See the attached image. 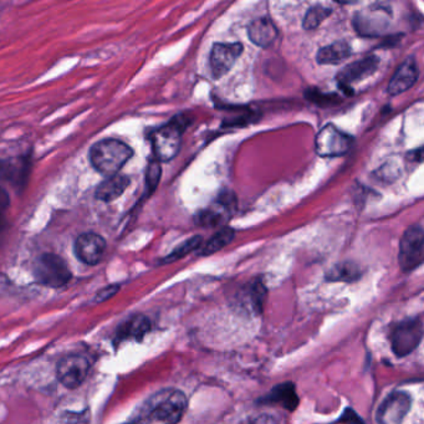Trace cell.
<instances>
[{
  "instance_id": "1",
  "label": "cell",
  "mask_w": 424,
  "mask_h": 424,
  "mask_svg": "<svg viewBox=\"0 0 424 424\" xmlns=\"http://www.w3.org/2000/svg\"><path fill=\"white\" fill-rule=\"evenodd\" d=\"M187 408V398L183 392L165 390L152 395L144 404L141 414L144 424H177Z\"/></svg>"
},
{
  "instance_id": "2",
  "label": "cell",
  "mask_w": 424,
  "mask_h": 424,
  "mask_svg": "<svg viewBox=\"0 0 424 424\" xmlns=\"http://www.w3.org/2000/svg\"><path fill=\"white\" fill-rule=\"evenodd\" d=\"M133 156V149L120 139L106 138L92 144L90 149L91 166L106 177L120 172Z\"/></svg>"
},
{
  "instance_id": "3",
  "label": "cell",
  "mask_w": 424,
  "mask_h": 424,
  "mask_svg": "<svg viewBox=\"0 0 424 424\" xmlns=\"http://www.w3.org/2000/svg\"><path fill=\"white\" fill-rule=\"evenodd\" d=\"M192 120L186 115L173 117L165 126L157 128L151 135V144L157 161L169 162L179 152L182 136Z\"/></svg>"
},
{
  "instance_id": "4",
  "label": "cell",
  "mask_w": 424,
  "mask_h": 424,
  "mask_svg": "<svg viewBox=\"0 0 424 424\" xmlns=\"http://www.w3.org/2000/svg\"><path fill=\"white\" fill-rule=\"evenodd\" d=\"M34 276L44 287L59 289L71 280V271L61 257L52 252L43 254L35 260Z\"/></svg>"
},
{
  "instance_id": "5",
  "label": "cell",
  "mask_w": 424,
  "mask_h": 424,
  "mask_svg": "<svg viewBox=\"0 0 424 424\" xmlns=\"http://www.w3.org/2000/svg\"><path fill=\"white\" fill-rule=\"evenodd\" d=\"M392 17L390 6L384 4H374L366 10L358 12L354 17V26L356 31L362 36L377 38L384 34L388 29Z\"/></svg>"
},
{
  "instance_id": "6",
  "label": "cell",
  "mask_w": 424,
  "mask_h": 424,
  "mask_svg": "<svg viewBox=\"0 0 424 424\" xmlns=\"http://www.w3.org/2000/svg\"><path fill=\"white\" fill-rule=\"evenodd\" d=\"M424 233L421 224L409 227L402 235L400 244V265L403 271H411L423 263Z\"/></svg>"
},
{
  "instance_id": "7",
  "label": "cell",
  "mask_w": 424,
  "mask_h": 424,
  "mask_svg": "<svg viewBox=\"0 0 424 424\" xmlns=\"http://www.w3.org/2000/svg\"><path fill=\"white\" fill-rule=\"evenodd\" d=\"M354 144V137L340 131L333 125L322 127L315 139V151L320 157H340L344 156Z\"/></svg>"
},
{
  "instance_id": "8",
  "label": "cell",
  "mask_w": 424,
  "mask_h": 424,
  "mask_svg": "<svg viewBox=\"0 0 424 424\" xmlns=\"http://www.w3.org/2000/svg\"><path fill=\"white\" fill-rule=\"evenodd\" d=\"M423 336V324L419 317L398 324L391 335L392 350L398 357L407 356L417 349Z\"/></svg>"
},
{
  "instance_id": "9",
  "label": "cell",
  "mask_w": 424,
  "mask_h": 424,
  "mask_svg": "<svg viewBox=\"0 0 424 424\" xmlns=\"http://www.w3.org/2000/svg\"><path fill=\"white\" fill-rule=\"evenodd\" d=\"M235 209L236 197L233 192L225 190L218 195L212 206H208L195 217V223L206 228L219 227L229 220L230 217L234 214Z\"/></svg>"
},
{
  "instance_id": "10",
  "label": "cell",
  "mask_w": 424,
  "mask_h": 424,
  "mask_svg": "<svg viewBox=\"0 0 424 424\" xmlns=\"http://www.w3.org/2000/svg\"><path fill=\"white\" fill-rule=\"evenodd\" d=\"M379 65V59L376 55H368L358 61L349 63L336 76L338 86L347 95H352V85L371 76L377 70Z\"/></svg>"
},
{
  "instance_id": "11",
  "label": "cell",
  "mask_w": 424,
  "mask_h": 424,
  "mask_svg": "<svg viewBox=\"0 0 424 424\" xmlns=\"http://www.w3.org/2000/svg\"><path fill=\"white\" fill-rule=\"evenodd\" d=\"M90 362L85 356L69 355L61 358L56 367V376L66 388H77L86 379Z\"/></svg>"
},
{
  "instance_id": "12",
  "label": "cell",
  "mask_w": 424,
  "mask_h": 424,
  "mask_svg": "<svg viewBox=\"0 0 424 424\" xmlns=\"http://www.w3.org/2000/svg\"><path fill=\"white\" fill-rule=\"evenodd\" d=\"M241 52H243V45L241 43H232V44L217 43V44H214L212 52H211V59H209L213 77L215 80H219L223 77L224 75L228 74L235 61L241 56Z\"/></svg>"
},
{
  "instance_id": "13",
  "label": "cell",
  "mask_w": 424,
  "mask_h": 424,
  "mask_svg": "<svg viewBox=\"0 0 424 424\" xmlns=\"http://www.w3.org/2000/svg\"><path fill=\"white\" fill-rule=\"evenodd\" d=\"M106 250V241L96 233H84L76 238L74 252L76 258L86 265H96L101 262Z\"/></svg>"
},
{
  "instance_id": "14",
  "label": "cell",
  "mask_w": 424,
  "mask_h": 424,
  "mask_svg": "<svg viewBox=\"0 0 424 424\" xmlns=\"http://www.w3.org/2000/svg\"><path fill=\"white\" fill-rule=\"evenodd\" d=\"M412 404L411 397L404 392H395L384 400L377 412L379 424H401Z\"/></svg>"
},
{
  "instance_id": "15",
  "label": "cell",
  "mask_w": 424,
  "mask_h": 424,
  "mask_svg": "<svg viewBox=\"0 0 424 424\" xmlns=\"http://www.w3.org/2000/svg\"><path fill=\"white\" fill-rule=\"evenodd\" d=\"M418 66L416 59L411 56L408 58L401 66L397 69L393 77L391 79L388 84V93L391 96L401 95L404 91L409 90L416 84L418 79Z\"/></svg>"
},
{
  "instance_id": "16",
  "label": "cell",
  "mask_w": 424,
  "mask_h": 424,
  "mask_svg": "<svg viewBox=\"0 0 424 424\" xmlns=\"http://www.w3.org/2000/svg\"><path fill=\"white\" fill-rule=\"evenodd\" d=\"M248 35L252 44L260 47H268L276 40L279 31L270 17H263L254 20L249 25Z\"/></svg>"
},
{
  "instance_id": "17",
  "label": "cell",
  "mask_w": 424,
  "mask_h": 424,
  "mask_svg": "<svg viewBox=\"0 0 424 424\" xmlns=\"http://www.w3.org/2000/svg\"><path fill=\"white\" fill-rule=\"evenodd\" d=\"M130 183H131L130 178L125 174L117 173L115 176L106 178L103 182L98 184V188L95 190V198L105 203L115 201L125 193Z\"/></svg>"
},
{
  "instance_id": "18",
  "label": "cell",
  "mask_w": 424,
  "mask_h": 424,
  "mask_svg": "<svg viewBox=\"0 0 424 424\" xmlns=\"http://www.w3.org/2000/svg\"><path fill=\"white\" fill-rule=\"evenodd\" d=\"M29 161L24 158H10L0 161V179L9 183L20 184L28 177Z\"/></svg>"
},
{
  "instance_id": "19",
  "label": "cell",
  "mask_w": 424,
  "mask_h": 424,
  "mask_svg": "<svg viewBox=\"0 0 424 424\" xmlns=\"http://www.w3.org/2000/svg\"><path fill=\"white\" fill-rule=\"evenodd\" d=\"M352 54L350 44L347 41H338L331 45L321 47L317 52V63L321 65H338L349 59Z\"/></svg>"
},
{
  "instance_id": "20",
  "label": "cell",
  "mask_w": 424,
  "mask_h": 424,
  "mask_svg": "<svg viewBox=\"0 0 424 424\" xmlns=\"http://www.w3.org/2000/svg\"><path fill=\"white\" fill-rule=\"evenodd\" d=\"M151 328V322L144 315H135L130 317L127 321L121 324L117 330V336L120 340L135 338L141 340Z\"/></svg>"
},
{
  "instance_id": "21",
  "label": "cell",
  "mask_w": 424,
  "mask_h": 424,
  "mask_svg": "<svg viewBox=\"0 0 424 424\" xmlns=\"http://www.w3.org/2000/svg\"><path fill=\"white\" fill-rule=\"evenodd\" d=\"M361 276L360 266L352 262H344L338 264L327 271V280L330 281H346L351 282L355 281Z\"/></svg>"
},
{
  "instance_id": "22",
  "label": "cell",
  "mask_w": 424,
  "mask_h": 424,
  "mask_svg": "<svg viewBox=\"0 0 424 424\" xmlns=\"http://www.w3.org/2000/svg\"><path fill=\"white\" fill-rule=\"evenodd\" d=\"M235 232L232 228H223L213 235L209 241H206V245L201 250V255H212L214 252L222 250L224 247L232 243L234 239Z\"/></svg>"
},
{
  "instance_id": "23",
  "label": "cell",
  "mask_w": 424,
  "mask_h": 424,
  "mask_svg": "<svg viewBox=\"0 0 424 424\" xmlns=\"http://www.w3.org/2000/svg\"><path fill=\"white\" fill-rule=\"evenodd\" d=\"M271 401L280 402L284 407L293 411L298 406V395L295 387L292 384H282L278 386L271 393Z\"/></svg>"
},
{
  "instance_id": "24",
  "label": "cell",
  "mask_w": 424,
  "mask_h": 424,
  "mask_svg": "<svg viewBox=\"0 0 424 424\" xmlns=\"http://www.w3.org/2000/svg\"><path fill=\"white\" fill-rule=\"evenodd\" d=\"M333 14L331 8H325L324 6H311L303 22V28L305 30H315L321 25L322 22Z\"/></svg>"
},
{
  "instance_id": "25",
  "label": "cell",
  "mask_w": 424,
  "mask_h": 424,
  "mask_svg": "<svg viewBox=\"0 0 424 424\" xmlns=\"http://www.w3.org/2000/svg\"><path fill=\"white\" fill-rule=\"evenodd\" d=\"M202 244V236L201 235H197L190 238L187 241L182 243L181 245H178L174 250H173L169 255H167L166 258L162 259V264H169L179 260V259L183 258L186 255H188L190 252H193L195 249L201 247Z\"/></svg>"
},
{
  "instance_id": "26",
  "label": "cell",
  "mask_w": 424,
  "mask_h": 424,
  "mask_svg": "<svg viewBox=\"0 0 424 424\" xmlns=\"http://www.w3.org/2000/svg\"><path fill=\"white\" fill-rule=\"evenodd\" d=\"M161 176V163L157 161L156 158H152L149 162V166H147V169H146V190L149 192V195H152L155 192L156 188L158 187Z\"/></svg>"
},
{
  "instance_id": "27",
  "label": "cell",
  "mask_w": 424,
  "mask_h": 424,
  "mask_svg": "<svg viewBox=\"0 0 424 424\" xmlns=\"http://www.w3.org/2000/svg\"><path fill=\"white\" fill-rule=\"evenodd\" d=\"M305 98H308L310 103H316L317 106H321V107L333 106L341 101V98H338L336 93H324V92L319 91L317 89L308 90L305 92Z\"/></svg>"
},
{
  "instance_id": "28",
  "label": "cell",
  "mask_w": 424,
  "mask_h": 424,
  "mask_svg": "<svg viewBox=\"0 0 424 424\" xmlns=\"http://www.w3.org/2000/svg\"><path fill=\"white\" fill-rule=\"evenodd\" d=\"M265 294H266V289L264 287L263 282L257 281L252 287V298L254 308L259 309V311H262V308H263Z\"/></svg>"
},
{
  "instance_id": "29",
  "label": "cell",
  "mask_w": 424,
  "mask_h": 424,
  "mask_svg": "<svg viewBox=\"0 0 424 424\" xmlns=\"http://www.w3.org/2000/svg\"><path fill=\"white\" fill-rule=\"evenodd\" d=\"M119 290H120V285H109V287H103V289H101V290L96 294L95 301H96V303L106 301V300H109V298H112V296H115Z\"/></svg>"
},
{
  "instance_id": "30",
  "label": "cell",
  "mask_w": 424,
  "mask_h": 424,
  "mask_svg": "<svg viewBox=\"0 0 424 424\" xmlns=\"http://www.w3.org/2000/svg\"><path fill=\"white\" fill-rule=\"evenodd\" d=\"M9 206H10L9 193L4 188L0 187V223L3 222V219L6 217V213Z\"/></svg>"
},
{
  "instance_id": "31",
  "label": "cell",
  "mask_w": 424,
  "mask_h": 424,
  "mask_svg": "<svg viewBox=\"0 0 424 424\" xmlns=\"http://www.w3.org/2000/svg\"><path fill=\"white\" fill-rule=\"evenodd\" d=\"M341 421L346 424H363L361 418H360L355 412H352L351 409H347V411L342 414Z\"/></svg>"
},
{
  "instance_id": "32",
  "label": "cell",
  "mask_w": 424,
  "mask_h": 424,
  "mask_svg": "<svg viewBox=\"0 0 424 424\" xmlns=\"http://www.w3.org/2000/svg\"><path fill=\"white\" fill-rule=\"evenodd\" d=\"M250 424H278L276 419L273 416L269 414H262L255 419H252V423Z\"/></svg>"
}]
</instances>
